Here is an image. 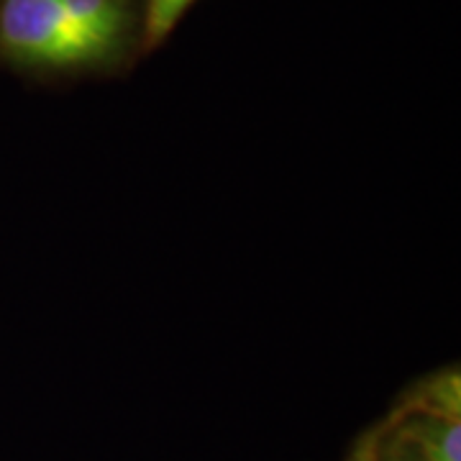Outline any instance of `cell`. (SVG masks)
I'll return each instance as SVG.
<instances>
[{"mask_svg": "<svg viewBox=\"0 0 461 461\" xmlns=\"http://www.w3.org/2000/svg\"><path fill=\"white\" fill-rule=\"evenodd\" d=\"M393 433L423 461H461V411L433 408L412 397Z\"/></svg>", "mask_w": 461, "mask_h": 461, "instance_id": "obj_2", "label": "cell"}, {"mask_svg": "<svg viewBox=\"0 0 461 461\" xmlns=\"http://www.w3.org/2000/svg\"><path fill=\"white\" fill-rule=\"evenodd\" d=\"M377 461H423L418 454H415V448L408 446L400 436H395L393 430L384 436V438H379L377 436Z\"/></svg>", "mask_w": 461, "mask_h": 461, "instance_id": "obj_5", "label": "cell"}, {"mask_svg": "<svg viewBox=\"0 0 461 461\" xmlns=\"http://www.w3.org/2000/svg\"><path fill=\"white\" fill-rule=\"evenodd\" d=\"M0 41L29 65L72 67L105 57L67 16L59 0H5Z\"/></svg>", "mask_w": 461, "mask_h": 461, "instance_id": "obj_1", "label": "cell"}, {"mask_svg": "<svg viewBox=\"0 0 461 461\" xmlns=\"http://www.w3.org/2000/svg\"><path fill=\"white\" fill-rule=\"evenodd\" d=\"M67 16L80 32L98 44L100 50L108 51L121 39L126 26V14L121 0H59Z\"/></svg>", "mask_w": 461, "mask_h": 461, "instance_id": "obj_3", "label": "cell"}, {"mask_svg": "<svg viewBox=\"0 0 461 461\" xmlns=\"http://www.w3.org/2000/svg\"><path fill=\"white\" fill-rule=\"evenodd\" d=\"M348 461H377V436H369V438L351 454V459Z\"/></svg>", "mask_w": 461, "mask_h": 461, "instance_id": "obj_6", "label": "cell"}, {"mask_svg": "<svg viewBox=\"0 0 461 461\" xmlns=\"http://www.w3.org/2000/svg\"><path fill=\"white\" fill-rule=\"evenodd\" d=\"M193 0H149L147 11V39L151 44L162 41L167 33L175 29V23L190 8Z\"/></svg>", "mask_w": 461, "mask_h": 461, "instance_id": "obj_4", "label": "cell"}]
</instances>
